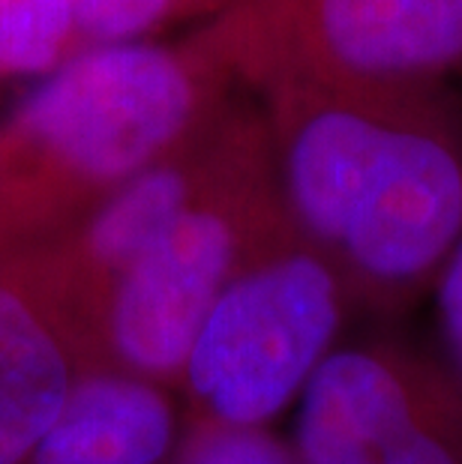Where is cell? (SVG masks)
Returning <instances> with one entry per match:
<instances>
[{
    "mask_svg": "<svg viewBox=\"0 0 462 464\" xmlns=\"http://www.w3.org/2000/svg\"><path fill=\"white\" fill-rule=\"evenodd\" d=\"M294 228L355 309L402 314L462 237V93L454 82L255 84Z\"/></svg>",
    "mask_w": 462,
    "mask_h": 464,
    "instance_id": "1",
    "label": "cell"
},
{
    "mask_svg": "<svg viewBox=\"0 0 462 464\" xmlns=\"http://www.w3.org/2000/svg\"><path fill=\"white\" fill-rule=\"evenodd\" d=\"M243 87L208 24L84 48L0 117V266L45 255L199 138Z\"/></svg>",
    "mask_w": 462,
    "mask_h": 464,
    "instance_id": "2",
    "label": "cell"
},
{
    "mask_svg": "<svg viewBox=\"0 0 462 464\" xmlns=\"http://www.w3.org/2000/svg\"><path fill=\"white\" fill-rule=\"evenodd\" d=\"M298 237L268 123L243 91L216 126L202 180L114 288L93 372L178 390L195 333L222 291Z\"/></svg>",
    "mask_w": 462,
    "mask_h": 464,
    "instance_id": "3",
    "label": "cell"
},
{
    "mask_svg": "<svg viewBox=\"0 0 462 464\" xmlns=\"http://www.w3.org/2000/svg\"><path fill=\"white\" fill-rule=\"evenodd\" d=\"M355 303L330 261L298 237L238 276L202 321L178 390L192 422L268 429L339 348Z\"/></svg>",
    "mask_w": 462,
    "mask_h": 464,
    "instance_id": "4",
    "label": "cell"
},
{
    "mask_svg": "<svg viewBox=\"0 0 462 464\" xmlns=\"http://www.w3.org/2000/svg\"><path fill=\"white\" fill-rule=\"evenodd\" d=\"M208 27L243 91L273 75L333 84L462 75V0H241Z\"/></svg>",
    "mask_w": 462,
    "mask_h": 464,
    "instance_id": "5",
    "label": "cell"
},
{
    "mask_svg": "<svg viewBox=\"0 0 462 464\" xmlns=\"http://www.w3.org/2000/svg\"><path fill=\"white\" fill-rule=\"evenodd\" d=\"M298 464H462V378L393 339L333 348L298 399Z\"/></svg>",
    "mask_w": 462,
    "mask_h": 464,
    "instance_id": "6",
    "label": "cell"
},
{
    "mask_svg": "<svg viewBox=\"0 0 462 464\" xmlns=\"http://www.w3.org/2000/svg\"><path fill=\"white\" fill-rule=\"evenodd\" d=\"M82 374L34 264L0 266V464H31Z\"/></svg>",
    "mask_w": 462,
    "mask_h": 464,
    "instance_id": "7",
    "label": "cell"
},
{
    "mask_svg": "<svg viewBox=\"0 0 462 464\" xmlns=\"http://www.w3.org/2000/svg\"><path fill=\"white\" fill-rule=\"evenodd\" d=\"M169 392L117 372L82 374L31 464H169L178 447Z\"/></svg>",
    "mask_w": 462,
    "mask_h": 464,
    "instance_id": "8",
    "label": "cell"
},
{
    "mask_svg": "<svg viewBox=\"0 0 462 464\" xmlns=\"http://www.w3.org/2000/svg\"><path fill=\"white\" fill-rule=\"evenodd\" d=\"M78 52L70 0H0V82L45 78Z\"/></svg>",
    "mask_w": 462,
    "mask_h": 464,
    "instance_id": "9",
    "label": "cell"
},
{
    "mask_svg": "<svg viewBox=\"0 0 462 464\" xmlns=\"http://www.w3.org/2000/svg\"><path fill=\"white\" fill-rule=\"evenodd\" d=\"M241 0H70L84 48L153 43L181 24H208Z\"/></svg>",
    "mask_w": 462,
    "mask_h": 464,
    "instance_id": "10",
    "label": "cell"
},
{
    "mask_svg": "<svg viewBox=\"0 0 462 464\" xmlns=\"http://www.w3.org/2000/svg\"><path fill=\"white\" fill-rule=\"evenodd\" d=\"M172 464H298V456L268 429H222L190 422Z\"/></svg>",
    "mask_w": 462,
    "mask_h": 464,
    "instance_id": "11",
    "label": "cell"
},
{
    "mask_svg": "<svg viewBox=\"0 0 462 464\" xmlns=\"http://www.w3.org/2000/svg\"><path fill=\"white\" fill-rule=\"evenodd\" d=\"M429 294L438 309V327L447 348V362L462 378V237L450 249L447 261L441 264Z\"/></svg>",
    "mask_w": 462,
    "mask_h": 464,
    "instance_id": "12",
    "label": "cell"
}]
</instances>
